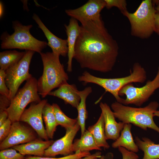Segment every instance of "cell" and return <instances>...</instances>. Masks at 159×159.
<instances>
[{
	"mask_svg": "<svg viewBox=\"0 0 159 159\" xmlns=\"http://www.w3.org/2000/svg\"><path fill=\"white\" fill-rule=\"evenodd\" d=\"M11 100L5 96L0 95V112L6 110L9 106Z\"/></svg>",
	"mask_w": 159,
	"mask_h": 159,
	"instance_id": "obj_33",
	"label": "cell"
},
{
	"mask_svg": "<svg viewBox=\"0 0 159 159\" xmlns=\"http://www.w3.org/2000/svg\"><path fill=\"white\" fill-rule=\"evenodd\" d=\"M90 154V152H79L58 158L30 156L25 157L24 159H82L84 157Z\"/></svg>",
	"mask_w": 159,
	"mask_h": 159,
	"instance_id": "obj_27",
	"label": "cell"
},
{
	"mask_svg": "<svg viewBox=\"0 0 159 159\" xmlns=\"http://www.w3.org/2000/svg\"><path fill=\"white\" fill-rule=\"evenodd\" d=\"M52 105L58 125L66 130L73 127L77 123V119H72L66 116L57 104L53 103Z\"/></svg>",
	"mask_w": 159,
	"mask_h": 159,
	"instance_id": "obj_26",
	"label": "cell"
},
{
	"mask_svg": "<svg viewBox=\"0 0 159 159\" xmlns=\"http://www.w3.org/2000/svg\"><path fill=\"white\" fill-rule=\"evenodd\" d=\"M17 151L13 148L1 150L0 159H24V155Z\"/></svg>",
	"mask_w": 159,
	"mask_h": 159,
	"instance_id": "obj_28",
	"label": "cell"
},
{
	"mask_svg": "<svg viewBox=\"0 0 159 159\" xmlns=\"http://www.w3.org/2000/svg\"><path fill=\"white\" fill-rule=\"evenodd\" d=\"M101 153L97 152L87 156L82 159H108L110 158L108 155L102 156Z\"/></svg>",
	"mask_w": 159,
	"mask_h": 159,
	"instance_id": "obj_34",
	"label": "cell"
},
{
	"mask_svg": "<svg viewBox=\"0 0 159 159\" xmlns=\"http://www.w3.org/2000/svg\"><path fill=\"white\" fill-rule=\"evenodd\" d=\"M72 146L73 152L75 153L89 152L94 150H102L97 145L92 135L87 130H85L80 138L74 140Z\"/></svg>",
	"mask_w": 159,
	"mask_h": 159,
	"instance_id": "obj_20",
	"label": "cell"
},
{
	"mask_svg": "<svg viewBox=\"0 0 159 159\" xmlns=\"http://www.w3.org/2000/svg\"><path fill=\"white\" fill-rule=\"evenodd\" d=\"M135 141L139 149L144 152L142 159H159V144L155 143L146 137L143 138L141 140L136 137Z\"/></svg>",
	"mask_w": 159,
	"mask_h": 159,
	"instance_id": "obj_21",
	"label": "cell"
},
{
	"mask_svg": "<svg viewBox=\"0 0 159 159\" xmlns=\"http://www.w3.org/2000/svg\"><path fill=\"white\" fill-rule=\"evenodd\" d=\"M67 36V43L68 48L67 62V71L71 72L72 71V61L74 53V48L77 38L79 35L80 26L77 21L71 18L68 25L64 24Z\"/></svg>",
	"mask_w": 159,
	"mask_h": 159,
	"instance_id": "obj_18",
	"label": "cell"
},
{
	"mask_svg": "<svg viewBox=\"0 0 159 159\" xmlns=\"http://www.w3.org/2000/svg\"><path fill=\"white\" fill-rule=\"evenodd\" d=\"M12 24L14 33L10 35L5 32L1 36V49H24L40 54L47 46L46 42L37 39L31 34L30 30L32 25H24L17 21Z\"/></svg>",
	"mask_w": 159,
	"mask_h": 159,
	"instance_id": "obj_5",
	"label": "cell"
},
{
	"mask_svg": "<svg viewBox=\"0 0 159 159\" xmlns=\"http://www.w3.org/2000/svg\"><path fill=\"white\" fill-rule=\"evenodd\" d=\"M35 52L26 51L22 59L5 72L6 84L9 90V98L11 100L15 95L19 87L24 81L32 76L29 72L30 62Z\"/></svg>",
	"mask_w": 159,
	"mask_h": 159,
	"instance_id": "obj_8",
	"label": "cell"
},
{
	"mask_svg": "<svg viewBox=\"0 0 159 159\" xmlns=\"http://www.w3.org/2000/svg\"><path fill=\"white\" fill-rule=\"evenodd\" d=\"M40 54L43 69L42 75L37 80V89L39 95L44 98L54 89L67 83L69 77L60 63L59 56L52 52Z\"/></svg>",
	"mask_w": 159,
	"mask_h": 159,
	"instance_id": "obj_2",
	"label": "cell"
},
{
	"mask_svg": "<svg viewBox=\"0 0 159 159\" xmlns=\"http://www.w3.org/2000/svg\"><path fill=\"white\" fill-rule=\"evenodd\" d=\"M53 140H43L38 138L29 142L15 146L12 148L21 154L43 157L45 150L54 142Z\"/></svg>",
	"mask_w": 159,
	"mask_h": 159,
	"instance_id": "obj_16",
	"label": "cell"
},
{
	"mask_svg": "<svg viewBox=\"0 0 159 159\" xmlns=\"http://www.w3.org/2000/svg\"><path fill=\"white\" fill-rule=\"evenodd\" d=\"M12 122L8 118L0 126V142L3 141L8 136L10 132Z\"/></svg>",
	"mask_w": 159,
	"mask_h": 159,
	"instance_id": "obj_30",
	"label": "cell"
},
{
	"mask_svg": "<svg viewBox=\"0 0 159 159\" xmlns=\"http://www.w3.org/2000/svg\"><path fill=\"white\" fill-rule=\"evenodd\" d=\"M152 2L156 11L159 12V0H152Z\"/></svg>",
	"mask_w": 159,
	"mask_h": 159,
	"instance_id": "obj_37",
	"label": "cell"
},
{
	"mask_svg": "<svg viewBox=\"0 0 159 159\" xmlns=\"http://www.w3.org/2000/svg\"><path fill=\"white\" fill-rule=\"evenodd\" d=\"M91 87L85 88L83 90L79 91V94L80 97V102L77 109L78 111L77 122L81 130V136L85 131V121L87 117V112L86 107V100L87 97L92 92Z\"/></svg>",
	"mask_w": 159,
	"mask_h": 159,
	"instance_id": "obj_23",
	"label": "cell"
},
{
	"mask_svg": "<svg viewBox=\"0 0 159 159\" xmlns=\"http://www.w3.org/2000/svg\"><path fill=\"white\" fill-rule=\"evenodd\" d=\"M159 106L155 101L139 108L126 106L116 101L112 103L111 107L115 118L125 124H132L144 130L150 128L159 133V127L153 120L154 113Z\"/></svg>",
	"mask_w": 159,
	"mask_h": 159,
	"instance_id": "obj_3",
	"label": "cell"
},
{
	"mask_svg": "<svg viewBox=\"0 0 159 159\" xmlns=\"http://www.w3.org/2000/svg\"><path fill=\"white\" fill-rule=\"evenodd\" d=\"M75 45L74 58L82 68L102 73L111 71L119 47L101 18L81 24Z\"/></svg>",
	"mask_w": 159,
	"mask_h": 159,
	"instance_id": "obj_1",
	"label": "cell"
},
{
	"mask_svg": "<svg viewBox=\"0 0 159 159\" xmlns=\"http://www.w3.org/2000/svg\"><path fill=\"white\" fill-rule=\"evenodd\" d=\"M154 116H157L159 117V110H157L154 114Z\"/></svg>",
	"mask_w": 159,
	"mask_h": 159,
	"instance_id": "obj_38",
	"label": "cell"
},
{
	"mask_svg": "<svg viewBox=\"0 0 159 159\" xmlns=\"http://www.w3.org/2000/svg\"><path fill=\"white\" fill-rule=\"evenodd\" d=\"M119 151L122 155V159H138L139 156L136 153L129 151L122 147L118 148Z\"/></svg>",
	"mask_w": 159,
	"mask_h": 159,
	"instance_id": "obj_32",
	"label": "cell"
},
{
	"mask_svg": "<svg viewBox=\"0 0 159 159\" xmlns=\"http://www.w3.org/2000/svg\"><path fill=\"white\" fill-rule=\"evenodd\" d=\"M42 117L44 122L46 130L49 138L52 139L58 126L52 105L47 102L42 111Z\"/></svg>",
	"mask_w": 159,
	"mask_h": 159,
	"instance_id": "obj_24",
	"label": "cell"
},
{
	"mask_svg": "<svg viewBox=\"0 0 159 159\" xmlns=\"http://www.w3.org/2000/svg\"><path fill=\"white\" fill-rule=\"evenodd\" d=\"M159 88V66L157 74L151 81H148L141 87H135L132 83L123 87L119 91V96L124 95L126 97L124 99L122 104L127 105L133 104L140 106L147 102L157 89Z\"/></svg>",
	"mask_w": 159,
	"mask_h": 159,
	"instance_id": "obj_9",
	"label": "cell"
},
{
	"mask_svg": "<svg viewBox=\"0 0 159 159\" xmlns=\"http://www.w3.org/2000/svg\"><path fill=\"white\" fill-rule=\"evenodd\" d=\"M105 7L110 9L112 7H117L122 14L128 11L127 9V3L125 0H105Z\"/></svg>",
	"mask_w": 159,
	"mask_h": 159,
	"instance_id": "obj_29",
	"label": "cell"
},
{
	"mask_svg": "<svg viewBox=\"0 0 159 159\" xmlns=\"http://www.w3.org/2000/svg\"><path fill=\"white\" fill-rule=\"evenodd\" d=\"M154 32L159 35V12L157 11L155 15Z\"/></svg>",
	"mask_w": 159,
	"mask_h": 159,
	"instance_id": "obj_35",
	"label": "cell"
},
{
	"mask_svg": "<svg viewBox=\"0 0 159 159\" xmlns=\"http://www.w3.org/2000/svg\"><path fill=\"white\" fill-rule=\"evenodd\" d=\"M32 18L44 32L48 41L47 44L51 48L52 52L64 57L67 55L68 48L67 40L60 38L52 33L35 14H33Z\"/></svg>",
	"mask_w": 159,
	"mask_h": 159,
	"instance_id": "obj_15",
	"label": "cell"
},
{
	"mask_svg": "<svg viewBox=\"0 0 159 159\" xmlns=\"http://www.w3.org/2000/svg\"><path fill=\"white\" fill-rule=\"evenodd\" d=\"M37 82L32 76L11 100L10 105L6 110L12 123L19 121L22 114L29 104L37 103L41 101L38 92Z\"/></svg>",
	"mask_w": 159,
	"mask_h": 159,
	"instance_id": "obj_7",
	"label": "cell"
},
{
	"mask_svg": "<svg viewBox=\"0 0 159 159\" xmlns=\"http://www.w3.org/2000/svg\"><path fill=\"white\" fill-rule=\"evenodd\" d=\"M25 51H6L0 53V68L5 71L17 63L23 57Z\"/></svg>",
	"mask_w": 159,
	"mask_h": 159,
	"instance_id": "obj_25",
	"label": "cell"
},
{
	"mask_svg": "<svg viewBox=\"0 0 159 159\" xmlns=\"http://www.w3.org/2000/svg\"><path fill=\"white\" fill-rule=\"evenodd\" d=\"M132 70V72L128 76L114 78L97 77L85 71L78 77V80L84 84L92 83L100 86L106 92L112 94L117 102L122 104L124 99L119 95L120 90L125 85L132 82L143 83L147 78L146 71L139 63H134Z\"/></svg>",
	"mask_w": 159,
	"mask_h": 159,
	"instance_id": "obj_4",
	"label": "cell"
},
{
	"mask_svg": "<svg viewBox=\"0 0 159 159\" xmlns=\"http://www.w3.org/2000/svg\"><path fill=\"white\" fill-rule=\"evenodd\" d=\"M8 118V114L6 110L0 112V126L3 124Z\"/></svg>",
	"mask_w": 159,
	"mask_h": 159,
	"instance_id": "obj_36",
	"label": "cell"
},
{
	"mask_svg": "<svg viewBox=\"0 0 159 159\" xmlns=\"http://www.w3.org/2000/svg\"><path fill=\"white\" fill-rule=\"evenodd\" d=\"M37 135L31 127L21 122H13L9 134L0 143V150L31 142L37 138Z\"/></svg>",
	"mask_w": 159,
	"mask_h": 159,
	"instance_id": "obj_10",
	"label": "cell"
},
{
	"mask_svg": "<svg viewBox=\"0 0 159 159\" xmlns=\"http://www.w3.org/2000/svg\"><path fill=\"white\" fill-rule=\"evenodd\" d=\"M100 106L104 118L106 139L116 140L119 137L125 124L116 121L113 111L107 103L101 102Z\"/></svg>",
	"mask_w": 159,
	"mask_h": 159,
	"instance_id": "obj_14",
	"label": "cell"
},
{
	"mask_svg": "<svg viewBox=\"0 0 159 159\" xmlns=\"http://www.w3.org/2000/svg\"><path fill=\"white\" fill-rule=\"evenodd\" d=\"M156 12L152 0H145L135 12L131 13L127 11L123 13L130 22L131 34L141 39L150 37L154 32Z\"/></svg>",
	"mask_w": 159,
	"mask_h": 159,
	"instance_id": "obj_6",
	"label": "cell"
},
{
	"mask_svg": "<svg viewBox=\"0 0 159 159\" xmlns=\"http://www.w3.org/2000/svg\"><path fill=\"white\" fill-rule=\"evenodd\" d=\"M87 130L92 134L96 143L99 147L106 149L109 148L110 145L105 138L104 120L102 113L96 123L89 126Z\"/></svg>",
	"mask_w": 159,
	"mask_h": 159,
	"instance_id": "obj_22",
	"label": "cell"
},
{
	"mask_svg": "<svg viewBox=\"0 0 159 159\" xmlns=\"http://www.w3.org/2000/svg\"><path fill=\"white\" fill-rule=\"evenodd\" d=\"M47 102V100L44 99L39 103H31L30 106L25 110L19 120L29 124L40 138L45 140H48L49 138L43 125L42 111Z\"/></svg>",
	"mask_w": 159,
	"mask_h": 159,
	"instance_id": "obj_11",
	"label": "cell"
},
{
	"mask_svg": "<svg viewBox=\"0 0 159 159\" xmlns=\"http://www.w3.org/2000/svg\"><path fill=\"white\" fill-rule=\"evenodd\" d=\"M79 91L75 84H69L67 82L56 90L50 92L48 95L61 99L65 104H69L77 108L81 100Z\"/></svg>",
	"mask_w": 159,
	"mask_h": 159,
	"instance_id": "obj_17",
	"label": "cell"
},
{
	"mask_svg": "<svg viewBox=\"0 0 159 159\" xmlns=\"http://www.w3.org/2000/svg\"><path fill=\"white\" fill-rule=\"evenodd\" d=\"M131 124H125L119 137L112 143V147H122L135 153L138 152V147L134 141L131 132Z\"/></svg>",
	"mask_w": 159,
	"mask_h": 159,
	"instance_id": "obj_19",
	"label": "cell"
},
{
	"mask_svg": "<svg viewBox=\"0 0 159 159\" xmlns=\"http://www.w3.org/2000/svg\"><path fill=\"white\" fill-rule=\"evenodd\" d=\"M80 128L77 122L73 127L66 130L65 135L54 141L45 150L44 156L53 157L59 155L66 156L73 154V141Z\"/></svg>",
	"mask_w": 159,
	"mask_h": 159,
	"instance_id": "obj_13",
	"label": "cell"
},
{
	"mask_svg": "<svg viewBox=\"0 0 159 159\" xmlns=\"http://www.w3.org/2000/svg\"><path fill=\"white\" fill-rule=\"evenodd\" d=\"M5 71L0 69V94L9 98V90L6 84Z\"/></svg>",
	"mask_w": 159,
	"mask_h": 159,
	"instance_id": "obj_31",
	"label": "cell"
},
{
	"mask_svg": "<svg viewBox=\"0 0 159 159\" xmlns=\"http://www.w3.org/2000/svg\"><path fill=\"white\" fill-rule=\"evenodd\" d=\"M105 5V0H89L78 8L67 9L65 12L68 16L82 24L90 21L101 19L100 12Z\"/></svg>",
	"mask_w": 159,
	"mask_h": 159,
	"instance_id": "obj_12",
	"label": "cell"
}]
</instances>
